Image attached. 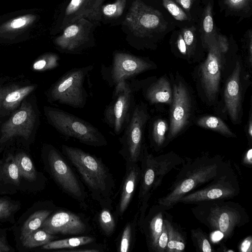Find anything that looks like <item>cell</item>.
Here are the masks:
<instances>
[{"mask_svg":"<svg viewBox=\"0 0 252 252\" xmlns=\"http://www.w3.org/2000/svg\"><path fill=\"white\" fill-rule=\"evenodd\" d=\"M232 170L220 157L202 156L190 159L183 165L167 193L158 199V205L165 210L170 209L184 195Z\"/></svg>","mask_w":252,"mask_h":252,"instance_id":"cell-1","label":"cell"},{"mask_svg":"<svg viewBox=\"0 0 252 252\" xmlns=\"http://www.w3.org/2000/svg\"><path fill=\"white\" fill-rule=\"evenodd\" d=\"M62 149L81 176L92 197L101 205L111 207L114 182L112 174L101 159L78 148L63 145Z\"/></svg>","mask_w":252,"mask_h":252,"instance_id":"cell-2","label":"cell"},{"mask_svg":"<svg viewBox=\"0 0 252 252\" xmlns=\"http://www.w3.org/2000/svg\"><path fill=\"white\" fill-rule=\"evenodd\" d=\"M225 200L199 202L191 210L199 221L213 231H220L226 240L233 236L236 228L248 222L249 219L241 205Z\"/></svg>","mask_w":252,"mask_h":252,"instance_id":"cell-3","label":"cell"},{"mask_svg":"<svg viewBox=\"0 0 252 252\" xmlns=\"http://www.w3.org/2000/svg\"><path fill=\"white\" fill-rule=\"evenodd\" d=\"M94 68V65L90 64L66 72L47 92L49 101L74 108H83L89 97L88 89L91 86L90 75Z\"/></svg>","mask_w":252,"mask_h":252,"instance_id":"cell-4","label":"cell"},{"mask_svg":"<svg viewBox=\"0 0 252 252\" xmlns=\"http://www.w3.org/2000/svg\"><path fill=\"white\" fill-rule=\"evenodd\" d=\"M44 112L50 125L64 136L94 147L107 144L104 135L90 123L57 108L45 107Z\"/></svg>","mask_w":252,"mask_h":252,"instance_id":"cell-5","label":"cell"},{"mask_svg":"<svg viewBox=\"0 0 252 252\" xmlns=\"http://www.w3.org/2000/svg\"><path fill=\"white\" fill-rule=\"evenodd\" d=\"M150 118L147 105L136 104L130 119L119 140L122 145L119 154L126 161V167L137 164L143 150L144 132Z\"/></svg>","mask_w":252,"mask_h":252,"instance_id":"cell-6","label":"cell"},{"mask_svg":"<svg viewBox=\"0 0 252 252\" xmlns=\"http://www.w3.org/2000/svg\"><path fill=\"white\" fill-rule=\"evenodd\" d=\"M112 99L103 112V121L116 135L123 133L128 123L136 105V92L129 81L118 83Z\"/></svg>","mask_w":252,"mask_h":252,"instance_id":"cell-7","label":"cell"},{"mask_svg":"<svg viewBox=\"0 0 252 252\" xmlns=\"http://www.w3.org/2000/svg\"><path fill=\"white\" fill-rule=\"evenodd\" d=\"M154 67L153 63L144 58L116 51L113 55L111 63L107 66L101 65L100 74L109 86L114 87L119 82L132 80Z\"/></svg>","mask_w":252,"mask_h":252,"instance_id":"cell-8","label":"cell"},{"mask_svg":"<svg viewBox=\"0 0 252 252\" xmlns=\"http://www.w3.org/2000/svg\"><path fill=\"white\" fill-rule=\"evenodd\" d=\"M125 23L135 35L140 37L163 32L167 27L162 14L140 0L132 2Z\"/></svg>","mask_w":252,"mask_h":252,"instance_id":"cell-9","label":"cell"},{"mask_svg":"<svg viewBox=\"0 0 252 252\" xmlns=\"http://www.w3.org/2000/svg\"><path fill=\"white\" fill-rule=\"evenodd\" d=\"M240 191L237 176L232 170L215 179L205 187L184 195L178 203L195 204L203 201L228 199L237 196Z\"/></svg>","mask_w":252,"mask_h":252,"instance_id":"cell-10","label":"cell"},{"mask_svg":"<svg viewBox=\"0 0 252 252\" xmlns=\"http://www.w3.org/2000/svg\"><path fill=\"white\" fill-rule=\"evenodd\" d=\"M47 159L51 172L61 189L76 200L84 202L86 198L84 190L60 152L55 148L50 147Z\"/></svg>","mask_w":252,"mask_h":252,"instance_id":"cell-11","label":"cell"},{"mask_svg":"<svg viewBox=\"0 0 252 252\" xmlns=\"http://www.w3.org/2000/svg\"><path fill=\"white\" fill-rule=\"evenodd\" d=\"M208 52L206 59L200 67V78L206 97L214 101L217 95L220 79L222 53L216 36L207 44Z\"/></svg>","mask_w":252,"mask_h":252,"instance_id":"cell-12","label":"cell"},{"mask_svg":"<svg viewBox=\"0 0 252 252\" xmlns=\"http://www.w3.org/2000/svg\"><path fill=\"white\" fill-rule=\"evenodd\" d=\"M36 120V115L32 106L26 101H23L20 107L2 124L0 143L17 136L28 139L34 128Z\"/></svg>","mask_w":252,"mask_h":252,"instance_id":"cell-13","label":"cell"},{"mask_svg":"<svg viewBox=\"0 0 252 252\" xmlns=\"http://www.w3.org/2000/svg\"><path fill=\"white\" fill-rule=\"evenodd\" d=\"M172 93L168 140L175 138L187 126L191 107L189 92L182 82L174 84Z\"/></svg>","mask_w":252,"mask_h":252,"instance_id":"cell-14","label":"cell"},{"mask_svg":"<svg viewBox=\"0 0 252 252\" xmlns=\"http://www.w3.org/2000/svg\"><path fill=\"white\" fill-rule=\"evenodd\" d=\"M91 24L87 19L82 18L68 25L63 34L56 38V45L64 53H81L89 45Z\"/></svg>","mask_w":252,"mask_h":252,"instance_id":"cell-15","label":"cell"},{"mask_svg":"<svg viewBox=\"0 0 252 252\" xmlns=\"http://www.w3.org/2000/svg\"><path fill=\"white\" fill-rule=\"evenodd\" d=\"M40 228L51 234L78 235L84 233L87 226L82 219L70 212L61 211L48 217Z\"/></svg>","mask_w":252,"mask_h":252,"instance_id":"cell-16","label":"cell"},{"mask_svg":"<svg viewBox=\"0 0 252 252\" xmlns=\"http://www.w3.org/2000/svg\"><path fill=\"white\" fill-rule=\"evenodd\" d=\"M130 82L135 92L142 90L145 98L151 103H163L171 104L173 93L166 77L162 76L155 82L132 79Z\"/></svg>","mask_w":252,"mask_h":252,"instance_id":"cell-17","label":"cell"},{"mask_svg":"<svg viewBox=\"0 0 252 252\" xmlns=\"http://www.w3.org/2000/svg\"><path fill=\"white\" fill-rule=\"evenodd\" d=\"M104 0H71L65 11L64 26L75 22L80 19L91 20L100 18L102 4Z\"/></svg>","mask_w":252,"mask_h":252,"instance_id":"cell-18","label":"cell"},{"mask_svg":"<svg viewBox=\"0 0 252 252\" xmlns=\"http://www.w3.org/2000/svg\"><path fill=\"white\" fill-rule=\"evenodd\" d=\"M241 66L237 62L226 83L224 97L226 109L232 121L236 122L241 109L240 74Z\"/></svg>","mask_w":252,"mask_h":252,"instance_id":"cell-19","label":"cell"},{"mask_svg":"<svg viewBox=\"0 0 252 252\" xmlns=\"http://www.w3.org/2000/svg\"><path fill=\"white\" fill-rule=\"evenodd\" d=\"M164 211L158 205L153 207L138 225L141 232L145 235L147 245L151 252H155L159 237L162 232Z\"/></svg>","mask_w":252,"mask_h":252,"instance_id":"cell-20","label":"cell"},{"mask_svg":"<svg viewBox=\"0 0 252 252\" xmlns=\"http://www.w3.org/2000/svg\"><path fill=\"white\" fill-rule=\"evenodd\" d=\"M140 168L138 163L126 167L123 179L120 200L117 209L118 217H121L126 212L140 181Z\"/></svg>","mask_w":252,"mask_h":252,"instance_id":"cell-21","label":"cell"},{"mask_svg":"<svg viewBox=\"0 0 252 252\" xmlns=\"http://www.w3.org/2000/svg\"><path fill=\"white\" fill-rule=\"evenodd\" d=\"M36 88L35 85H16L0 88V115L13 111Z\"/></svg>","mask_w":252,"mask_h":252,"instance_id":"cell-22","label":"cell"},{"mask_svg":"<svg viewBox=\"0 0 252 252\" xmlns=\"http://www.w3.org/2000/svg\"><path fill=\"white\" fill-rule=\"evenodd\" d=\"M36 19V15L28 14L6 21L0 25V37L12 38L14 35L30 28Z\"/></svg>","mask_w":252,"mask_h":252,"instance_id":"cell-23","label":"cell"},{"mask_svg":"<svg viewBox=\"0 0 252 252\" xmlns=\"http://www.w3.org/2000/svg\"><path fill=\"white\" fill-rule=\"evenodd\" d=\"M164 221L168 233V241L165 252H183L186 247L185 237L169 220L165 218Z\"/></svg>","mask_w":252,"mask_h":252,"instance_id":"cell-24","label":"cell"},{"mask_svg":"<svg viewBox=\"0 0 252 252\" xmlns=\"http://www.w3.org/2000/svg\"><path fill=\"white\" fill-rule=\"evenodd\" d=\"M94 241V239L92 237L88 236H79L56 241H51L43 245L41 249L44 250L72 249L90 244Z\"/></svg>","mask_w":252,"mask_h":252,"instance_id":"cell-25","label":"cell"},{"mask_svg":"<svg viewBox=\"0 0 252 252\" xmlns=\"http://www.w3.org/2000/svg\"><path fill=\"white\" fill-rule=\"evenodd\" d=\"M50 213V211L42 210L37 211L31 215L22 227L21 239L40 228Z\"/></svg>","mask_w":252,"mask_h":252,"instance_id":"cell-26","label":"cell"},{"mask_svg":"<svg viewBox=\"0 0 252 252\" xmlns=\"http://www.w3.org/2000/svg\"><path fill=\"white\" fill-rule=\"evenodd\" d=\"M199 126L213 130L227 137H235L225 123L220 118L213 116H206L199 118L197 121Z\"/></svg>","mask_w":252,"mask_h":252,"instance_id":"cell-27","label":"cell"},{"mask_svg":"<svg viewBox=\"0 0 252 252\" xmlns=\"http://www.w3.org/2000/svg\"><path fill=\"white\" fill-rule=\"evenodd\" d=\"M202 35L204 46L206 47L208 43L217 34L215 32L212 16V6L209 3L204 10L202 21Z\"/></svg>","mask_w":252,"mask_h":252,"instance_id":"cell-28","label":"cell"},{"mask_svg":"<svg viewBox=\"0 0 252 252\" xmlns=\"http://www.w3.org/2000/svg\"><path fill=\"white\" fill-rule=\"evenodd\" d=\"M14 158L19 168L21 176L30 181L35 180L37 173L29 157L24 153H20L16 155Z\"/></svg>","mask_w":252,"mask_h":252,"instance_id":"cell-29","label":"cell"},{"mask_svg":"<svg viewBox=\"0 0 252 252\" xmlns=\"http://www.w3.org/2000/svg\"><path fill=\"white\" fill-rule=\"evenodd\" d=\"M55 238L53 234L48 233L42 228H39L21 240L24 247L33 248L43 246L52 241Z\"/></svg>","mask_w":252,"mask_h":252,"instance_id":"cell-30","label":"cell"},{"mask_svg":"<svg viewBox=\"0 0 252 252\" xmlns=\"http://www.w3.org/2000/svg\"><path fill=\"white\" fill-rule=\"evenodd\" d=\"M168 128L166 121L158 119L153 123L152 128V140L156 150L163 145L165 141V134Z\"/></svg>","mask_w":252,"mask_h":252,"instance_id":"cell-31","label":"cell"},{"mask_svg":"<svg viewBox=\"0 0 252 252\" xmlns=\"http://www.w3.org/2000/svg\"><path fill=\"white\" fill-rule=\"evenodd\" d=\"M60 60L59 55L55 53H46L39 57L34 62L32 68L38 71L53 69L59 66Z\"/></svg>","mask_w":252,"mask_h":252,"instance_id":"cell-32","label":"cell"},{"mask_svg":"<svg viewBox=\"0 0 252 252\" xmlns=\"http://www.w3.org/2000/svg\"><path fill=\"white\" fill-rule=\"evenodd\" d=\"M191 238L197 251L203 252L213 251L208 237L200 228L191 229Z\"/></svg>","mask_w":252,"mask_h":252,"instance_id":"cell-33","label":"cell"},{"mask_svg":"<svg viewBox=\"0 0 252 252\" xmlns=\"http://www.w3.org/2000/svg\"><path fill=\"white\" fill-rule=\"evenodd\" d=\"M98 221L103 232L107 236L111 235L116 226L114 217L108 208H103L98 216Z\"/></svg>","mask_w":252,"mask_h":252,"instance_id":"cell-34","label":"cell"},{"mask_svg":"<svg viewBox=\"0 0 252 252\" xmlns=\"http://www.w3.org/2000/svg\"><path fill=\"white\" fill-rule=\"evenodd\" d=\"M3 170L6 176L10 181L15 184H19L21 175L18 165L12 156L10 155L7 158Z\"/></svg>","mask_w":252,"mask_h":252,"instance_id":"cell-35","label":"cell"},{"mask_svg":"<svg viewBox=\"0 0 252 252\" xmlns=\"http://www.w3.org/2000/svg\"><path fill=\"white\" fill-rule=\"evenodd\" d=\"M126 0H116L114 3L102 6L103 14L109 18L120 16L125 8Z\"/></svg>","mask_w":252,"mask_h":252,"instance_id":"cell-36","label":"cell"},{"mask_svg":"<svg viewBox=\"0 0 252 252\" xmlns=\"http://www.w3.org/2000/svg\"><path fill=\"white\" fill-rule=\"evenodd\" d=\"M135 223L128 222L125 226L122 234L120 240L119 251L128 252L130 249L132 242L133 229Z\"/></svg>","mask_w":252,"mask_h":252,"instance_id":"cell-37","label":"cell"},{"mask_svg":"<svg viewBox=\"0 0 252 252\" xmlns=\"http://www.w3.org/2000/svg\"><path fill=\"white\" fill-rule=\"evenodd\" d=\"M162 4L177 20L186 21L188 16L183 10L171 0H162Z\"/></svg>","mask_w":252,"mask_h":252,"instance_id":"cell-38","label":"cell"},{"mask_svg":"<svg viewBox=\"0 0 252 252\" xmlns=\"http://www.w3.org/2000/svg\"><path fill=\"white\" fill-rule=\"evenodd\" d=\"M181 34L187 47V54L189 55L192 53L194 49L195 29L194 27L184 29Z\"/></svg>","mask_w":252,"mask_h":252,"instance_id":"cell-39","label":"cell"},{"mask_svg":"<svg viewBox=\"0 0 252 252\" xmlns=\"http://www.w3.org/2000/svg\"><path fill=\"white\" fill-rule=\"evenodd\" d=\"M15 210V205L9 200L0 199V220L9 217Z\"/></svg>","mask_w":252,"mask_h":252,"instance_id":"cell-40","label":"cell"},{"mask_svg":"<svg viewBox=\"0 0 252 252\" xmlns=\"http://www.w3.org/2000/svg\"><path fill=\"white\" fill-rule=\"evenodd\" d=\"M168 241V230L166 224L164 221H163L162 230L159 237L155 252H165Z\"/></svg>","mask_w":252,"mask_h":252,"instance_id":"cell-41","label":"cell"},{"mask_svg":"<svg viewBox=\"0 0 252 252\" xmlns=\"http://www.w3.org/2000/svg\"><path fill=\"white\" fill-rule=\"evenodd\" d=\"M250 0H224L225 3L230 8L240 10L245 7Z\"/></svg>","mask_w":252,"mask_h":252,"instance_id":"cell-42","label":"cell"},{"mask_svg":"<svg viewBox=\"0 0 252 252\" xmlns=\"http://www.w3.org/2000/svg\"><path fill=\"white\" fill-rule=\"evenodd\" d=\"M216 39L222 54H225L228 50L229 44L226 37L221 34H217Z\"/></svg>","mask_w":252,"mask_h":252,"instance_id":"cell-43","label":"cell"},{"mask_svg":"<svg viewBox=\"0 0 252 252\" xmlns=\"http://www.w3.org/2000/svg\"><path fill=\"white\" fill-rule=\"evenodd\" d=\"M240 251L241 252H252V237L249 236L242 242L240 246Z\"/></svg>","mask_w":252,"mask_h":252,"instance_id":"cell-44","label":"cell"},{"mask_svg":"<svg viewBox=\"0 0 252 252\" xmlns=\"http://www.w3.org/2000/svg\"><path fill=\"white\" fill-rule=\"evenodd\" d=\"M177 47L183 55H186L187 54V47L181 34L179 35L177 39Z\"/></svg>","mask_w":252,"mask_h":252,"instance_id":"cell-45","label":"cell"},{"mask_svg":"<svg viewBox=\"0 0 252 252\" xmlns=\"http://www.w3.org/2000/svg\"><path fill=\"white\" fill-rule=\"evenodd\" d=\"M210 238L212 242L216 243L223 238V234L219 230H214L211 234Z\"/></svg>","mask_w":252,"mask_h":252,"instance_id":"cell-46","label":"cell"},{"mask_svg":"<svg viewBox=\"0 0 252 252\" xmlns=\"http://www.w3.org/2000/svg\"><path fill=\"white\" fill-rule=\"evenodd\" d=\"M179 3L184 9L189 11L193 3V0H175Z\"/></svg>","mask_w":252,"mask_h":252,"instance_id":"cell-47","label":"cell"},{"mask_svg":"<svg viewBox=\"0 0 252 252\" xmlns=\"http://www.w3.org/2000/svg\"><path fill=\"white\" fill-rule=\"evenodd\" d=\"M244 163L246 165H250L251 167L252 164V149L250 148L246 153L244 160Z\"/></svg>","mask_w":252,"mask_h":252,"instance_id":"cell-48","label":"cell"},{"mask_svg":"<svg viewBox=\"0 0 252 252\" xmlns=\"http://www.w3.org/2000/svg\"><path fill=\"white\" fill-rule=\"evenodd\" d=\"M10 248L2 238H0V252H8Z\"/></svg>","mask_w":252,"mask_h":252,"instance_id":"cell-49","label":"cell"},{"mask_svg":"<svg viewBox=\"0 0 252 252\" xmlns=\"http://www.w3.org/2000/svg\"><path fill=\"white\" fill-rule=\"evenodd\" d=\"M249 52H250V62L252 63V33H250V45H249Z\"/></svg>","mask_w":252,"mask_h":252,"instance_id":"cell-50","label":"cell"},{"mask_svg":"<svg viewBox=\"0 0 252 252\" xmlns=\"http://www.w3.org/2000/svg\"><path fill=\"white\" fill-rule=\"evenodd\" d=\"M248 134L251 138L252 137V120L251 118L250 119L249 123Z\"/></svg>","mask_w":252,"mask_h":252,"instance_id":"cell-51","label":"cell"}]
</instances>
